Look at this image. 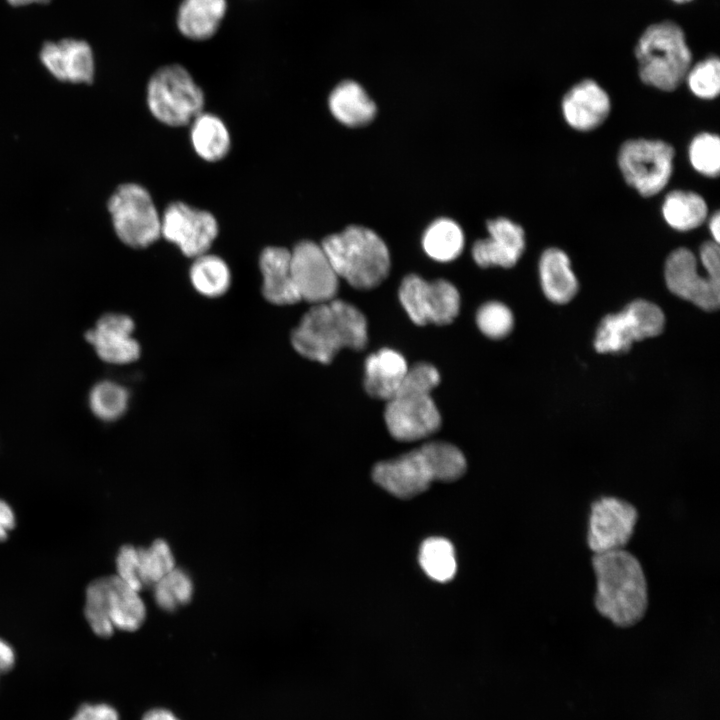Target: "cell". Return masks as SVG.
Listing matches in <instances>:
<instances>
[{
  "instance_id": "38",
  "label": "cell",
  "mask_w": 720,
  "mask_h": 720,
  "mask_svg": "<svg viewBox=\"0 0 720 720\" xmlns=\"http://www.w3.org/2000/svg\"><path fill=\"white\" fill-rule=\"evenodd\" d=\"M116 571V575L128 586L138 592L143 589L138 577V548L128 544L119 549Z\"/></svg>"
},
{
  "instance_id": "4",
  "label": "cell",
  "mask_w": 720,
  "mask_h": 720,
  "mask_svg": "<svg viewBox=\"0 0 720 720\" xmlns=\"http://www.w3.org/2000/svg\"><path fill=\"white\" fill-rule=\"evenodd\" d=\"M333 269L355 289L379 286L390 271V254L384 241L372 230L352 225L327 236L321 243Z\"/></svg>"
},
{
  "instance_id": "20",
  "label": "cell",
  "mask_w": 720,
  "mask_h": 720,
  "mask_svg": "<svg viewBox=\"0 0 720 720\" xmlns=\"http://www.w3.org/2000/svg\"><path fill=\"white\" fill-rule=\"evenodd\" d=\"M610 110L608 94L592 79L578 82L562 99L565 121L579 131H591L599 127L608 117Z\"/></svg>"
},
{
  "instance_id": "28",
  "label": "cell",
  "mask_w": 720,
  "mask_h": 720,
  "mask_svg": "<svg viewBox=\"0 0 720 720\" xmlns=\"http://www.w3.org/2000/svg\"><path fill=\"white\" fill-rule=\"evenodd\" d=\"M422 246L432 259L449 262L461 254L464 234L456 222L448 218H440L431 223L424 232Z\"/></svg>"
},
{
  "instance_id": "30",
  "label": "cell",
  "mask_w": 720,
  "mask_h": 720,
  "mask_svg": "<svg viewBox=\"0 0 720 720\" xmlns=\"http://www.w3.org/2000/svg\"><path fill=\"white\" fill-rule=\"evenodd\" d=\"M419 562L424 572L438 582L451 580L457 570L453 545L441 537H431L422 543Z\"/></svg>"
},
{
  "instance_id": "27",
  "label": "cell",
  "mask_w": 720,
  "mask_h": 720,
  "mask_svg": "<svg viewBox=\"0 0 720 720\" xmlns=\"http://www.w3.org/2000/svg\"><path fill=\"white\" fill-rule=\"evenodd\" d=\"M707 214L706 201L692 191H671L662 205V215L666 223L677 231H690L699 227Z\"/></svg>"
},
{
  "instance_id": "13",
  "label": "cell",
  "mask_w": 720,
  "mask_h": 720,
  "mask_svg": "<svg viewBox=\"0 0 720 720\" xmlns=\"http://www.w3.org/2000/svg\"><path fill=\"white\" fill-rule=\"evenodd\" d=\"M384 419L391 436L412 442L426 438L441 425V416L431 393L398 390L388 401Z\"/></svg>"
},
{
  "instance_id": "23",
  "label": "cell",
  "mask_w": 720,
  "mask_h": 720,
  "mask_svg": "<svg viewBox=\"0 0 720 720\" xmlns=\"http://www.w3.org/2000/svg\"><path fill=\"white\" fill-rule=\"evenodd\" d=\"M227 9V0H181L176 13L177 29L189 40H208L218 32Z\"/></svg>"
},
{
  "instance_id": "40",
  "label": "cell",
  "mask_w": 720,
  "mask_h": 720,
  "mask_svg": "<svg viewBox=\"0 0 720 720\" xmlns=\"http://www.w3.org/2000/svg\"><path fill=\"white\" fill-rule=\"evenodd\" d=\"M71 720H119V715L108 704H84Z\"/></svg>"
},
{
  "instance_id": "3",
  "label": "cell",
  "mask_w": 720,
  "mask_h": 720,
  "mask_svg": "<svg viewBox=\"0 0 720 720\" xmlns=\"http://www.w3.org/2000/svg\"><path fill=\"white\" fill-rule=\"evenodd\" d=\"M465 470V457L456 446L435 441L395 459L377 463L372 477L392 495L408 499L423 493L433 481L459 479Z\"/></svg>"
},
{
  "instance_id": "41",
  "label": "cell",
  "mask_w": 720,
  "mask_h": 720,
  "mask_svg": "<svg viewBox=\"0 0 720 720\" xmlns=\"http://www.w3.org/2000/svg\"><path fill=\"white\" fill-rule=\"evenodd\" d=\"M16 525V516L12 507L4 500L0 499V542L8 538L9 532Z\"/></svg>"
},
{
  "instance_id": "35",
  "label": "cell",
  "mask_w": 720,
  "mask_h": 720,
  "mask_svg": "<svg viewBox=\"0 0 720 720\" xmlns=\"http://www.w3.org/2000/svg\"><path fill=\"white\" fill-rule=\"evenodd\" d=\"M689 89L698 98L711 100L720 92V62L710 56L691 66L686 78Z\"/></svg>"
},
{
  "instance_id": "21",
  "label": "cell",
  "mask_w": 720,
  "mask_h": 720,
  "mask_svg": "<svg viewBox=\"0 0 720 720\" xmlns=\"http://www.w3.org/2000/svg\"><path fill=\"white\" fill-rule=\"evenodd\" d=\"M259 267L266 300L276 305H290L301 300L291 275L290 250L276 246L264 248Z\"/></svg>"
},
{
  "instance_id": "11",
  "label": "cell",
  "mask_w": 720,
  "mask_h": 720,
  "mask_svg": "<svg viewBox=\"0 0 720 720\" xmlns=\"http://www.w3.org/2000/svg\"><path fill=\"white\" fill-rule=\"evenodd\" d=\"M398 296L410 319L420 326L447 325L459 314L460 294L447 280L428 282L410 274L402 280Z\"/></svg>"
},
{
  "instance_id": "17",
  "label": "cell",
  "mask_w": 720,
  "mask_h": 720,
  "mask_svg": "<svg viewBox=\"0 0 720 720\" xmlns=\"http://www.w3.org/2000/svg\"><path fill=\"white\" fill-rule=\"evenodd\" d=\"M133 320L119 313H106L85 333L87 342L104 362L123 365L136 361L140 346L133 338Z\"/></svg>"
},
{
  "instance_id": "24",
  "label": "cell",
  "mask_w": 720,
  "mask_h": 720,
  "mask_svg": "<svg viewBox=\"0 0 720 720\" xmlns=\"http://www.w3.org/2000/svg\"><path fill=\"white\" fill-rule=\"evenodd\" d=\"M542 290L552 302H569L578 290V281L571 269L567 254L558 248L546 249L539 261Z\"/></svg>"
},
{
  "instance_id": "10",
  "label": "cell",
  "mask_w": 720,
  "mask_h": 720,
  "mask_svg": "<svg viewBox=\"0 0 720 720\" xmlns=\"http://www.w3.org/2000/svg\"><path fill=\"white\" fill-rule=\"evenodd\" d=\"M664 322V314L656 304L633 301L623 311L603 318L596 333L595 349L600 353L626 352L633 342L659 335Z\"/></svg>"
},
{
  "instance_id": "46",
  "label": "cell",
  "mask_w": 720,
  "mask_h": 720,
  "mask_svg": "<svg viewBox=\"0 0 720 720\" xmlns=\"http://www.w3.org/2000/svg\"><path fill=\"white\" fill-rule=\"evenodd\" d=\"M673 1L677 2V3H685V2H689L691 0H673Z\"/></svg>"
},
{
  "instance_id": "34",
  "label": "cell",
  "mask_w": 720,
  "mask_h": 720,
  "mask_svg": "<svg viewBox=\"0 0 720 720\" xmlns=\"http://www.w3.org/2000/svg\"><path fill=\"white\" fill-rule=\"evenodd\" d=\"M689 160L693 168L707 177H717L720 170V140L716 134L702 132L689 146Z\"/></svg>"
},
{
  "instance_id": "31",
  "label": "cell",
  "mask_w": 720,
  "mask_h": 720,
  "mask_svg": "<svg viewBox=\"0 0 720 720\" xmlns=\"http://www.w3.org/2000/svg\"><path fill=\"white\" fill-rule=\"evenodd\" d=\"M129 393L125 387L113 381H101L89 393V407L103 421H114L127 410Z\"/></svg>"
},
{
  "instance_id": "25",
  "label": "cell",
  "mask_w": 720,
  "mask_h": 720,
  "mask_svg": "<svg viewBox=\"0 0 720 720\" xmlns=\"http://www.w3.org/2000/svg\"><path fill=\"white\" fill-rule=\"evenodd\" d=\"M328 104L333 116L350 127L365 125L376 114L375 103L363 87L352 80L339 83L330 93Z\"/></svg>"
},
{
  "instance_id": "8",
  "label": "cell",
  "mask_w": 720,
  "mask_h": 720,
  "mask_svg": "<svg viewBox=\"0 0 720 720\" xmlns=\"http://www.w3.org/2000/svg\"><path fill=\"white\" fill-rule=\"evenodd\" d=\"M115 234L132 248H146L161 236V216L146 188L119 185L107 202Z\"/></svg>"
},
{
  "instance_id": "26",
  "label": "cell",
  "mask_w": 720,
  "mask_h": 720,
  "mask_svg": "<svg viewBox=\"0 0 720 720\" xmlns=\"http://www.w3.org/2000/svg\"><path fill=\"white\" fill-rule=\"evenodd\" d=\"M190 139L197 155L208 162L223 159L231 147L227 126L212 113L201 112L191 121Z\"/></svg>"
},
{
  "instance_id": "29",
  "label": "cell",
  "mask_w": 720,
  "mask_h": 720,
  "mask_svg": "<svg viewBox=\"0 0 720 720\" xmlns=\"http://www.w3.org/2000/svg\"><path fill=\"white\" fill-rule=\"evenodd\" d=\"M189 276L194 289L206 297L223 295L231 284V272L226 262L208 253L194 258Z\"/></svg>"
},
{
  "instance_id": "37",
  "label": "cell",
  "mask_w": 720,
  "mask_h": 720,
  "mask_svg": "<svg viewBox=\"0 0 720 720\" xmlns=\"http://www.w3.org/2000/svg\"><path fill=\"white\" fill-rule=\"evenodd\" d=\"M439 383L438 370L432 364L419 362L408 367L398 390L431 393Z\"/></svg>"
},
{
  "instance_id": "44",
  "label": "cell",
  "mask_w": 720,
  "mask_h": 720,
  "mask_svg": "<svg viewBox=\"0 0 720 720\" xmlns=\"http://www.w3.org/2000/svg\"><path fill=\"white\" fill-rule=\"evenodd\" d=\"M709 230L713 241L719 244L720 241V214L716 211L710 218Z\"/></svg>"
},
{
  "instance_id": "14",
  "label": "cell",
  "mask_w": 720,
  "mask_h": 720,
  "mask_svg": "<svg viewBox=\"0 0 720 720\" xmlns=\"http://www.w3.org/2000/svg\"><path fill=\"white\" fill-rule=\"evenodd\" d=\"M213 214L184 202H172L161 216V236L175 244L187 257L207 253L218 235Z\"/></svg>"
},
{
  "instance_id": "15",
  "label": "cell",
  "mask_w": 720,
  "mask_h": 720,
  "mask_svg": "<svg viewBox=\"0 0 720 720\" xmlns=\"http://www.w3.org/2000/svg\"><path fill=\"white\" fill-rule=\"evenodd\" d=\"M290 269L301 300L319 304L335 298L339 277L321 245L304 240L290 251Z\"/></svg>"
},
{
  "instance_id": "36",
  "label": "cell",
  "mask_w": 720,
  "mask_h": 720,
  "mask_svg": "<svg viewBox=\"0 0 720 720\" xmlns=\"http://www.w3.org/2000/svg\"><path fill=\"white\" fill-rule=\"evenodd\" d=\"M476 323L485 336L500 339L511 332L514 319L511 310L505 304L491 301L478 309Z\"/></svg>"
},
{
  "instance_id": "9",
  "label": "cell",
  "mask_w": 720,
  "mask_h": 720,
  "mask_svg": "<svg viewBox=\"0 0 720 720\" xmlns=\"http://www.w3.org/2000/svg\"><path fill=\"white\" fill-rule=\"evenodd\" d=\"M675 151L662 140L631 139L622 144L618 165L625 181L640 195L662 191L673 172Z\"/></svg>"
},
{
  "instance_id": "18",
  "label": "cell",
  "mask_w": 720,
  "mask_h": 720,
  "mask_svg": "<svg viewBox=\"0 0 720 720\" xmlns=\"http://www.w3.org/2000/svg\"><path fill=\"white\" fill-rule=\"evenodd\" d=\"M40 60L48 72L59 81L91 84L94 80V54L84 40L46 42L41 48Z\"/></svg>"
},
{
  "instance_id": "32",
  "label": "cell",
  "mask_w": 720,
  "mask_h": 720,
  "mask_svg": "<svg viewBox=\"0 0 720 720\" xmlns=\"http://www.w3.org/2000/svg\"><path fill=\"white\" fill-rule=\"evenodd\" d=\"M175 567L168 543L155 540L148 548H138V577L142 587L156 584Z\"/></svg>"
},
{
  "instance_id": "12",
  "label": "cell",
  "mask_w": 720,
  "mask_h": 720,
  "mask_svg": "<svg viewBox=\"0 0 720 720\" xmlns=\"http://www.w3.org/2000/svg\"><path fill=\"white\" fill-rule=\"evenodd\" d=\"M638 511L630 502L603 496L591 504L587 544L594 554L622 550L630 541Z\"/></svg>"
},
{
  "instance_id": "7",
  "label": "cell",
  "mask_w": 720,
  "mask_h": 720,
  "mask_svg": "<svg viewBox=\"0 0 720 720\" xmlns=\"http://www.w3.org/2000/svg\"><path fill=\"white\" fill-rule=\"evenodd\" d=\"M146 99L151 114L173 127L191 123L203 112L205 103L202 89L180 64L164 65L152 74Z\"/></svg>"
},
{
  "instance_id": "45",
  "label": "cell",
  "mask_w": 720,
  "mask_h": 720,
  "mask_svg": "<svg viewBox=\"0 0 720 720\" xmlns=\"http://www.w3.org/2000/svg\"><path fill=\"white\" fill-rule=\"evenodd\" d=\"M9 4L13 6H26L30 4H42L47 3L49 0H7Z\"/></svg>"
},
{
  "instance_id": "22",
  "label": "cell",
  "mask_w": 720,
  "mask_h": 720,
  "mask_svg": "<svg viewBox=\"0 0 720 720\" xmlns=\"http://www.w3.org/2000/svg\"><path fill=\"white\" fill-rule=\"evenodd\" d=\"M407 370V362L399 352L380 349L365 360L364 388L371 397L388 401L398 391Z\"/></svg>"
},
{
  "instance_id": "16",
  "label": "cell",
  "mask_w": 720,
  "mask_h": 720,
  "mask_svg": "<svg viewBox=\"0 0 720 720\" xmlns=\"http://www.w3.org/2000/svg\"><path fill=\"white\" fill-rule=\"evenodd\" d=\"M665 280L675 295L704 310H714L720 303V282L702 276L694 253L684 247L670 253L665 263Z\"/></svg>"
},
{
  "instance_id": "39",
  "label": "cell",
  "mask_w": 720,
  "mask_h": 720,
  "mask_svg": "<svg viewBox=\"0 0 720 720\" xmlns=\"http://www.w3.org/2000/svg\"><path fill=\"white\" fill-rule=\"evenodd\" d=\"M700 261L706 273L714 280L720 282V256L719 245L714 241H707L700 247Z\"/></svg>"
},
{
  "instance_id": "6",
  "label": "cell",
  "mask_w": 720,
  "mask_h": 720,
  "mask_svg": "<svg viewBox=\"0 0 720 720\" xmlns=\"http://www.w3.org/2000/svg\"><path fill=\"white\" fill-rule=\"evenodd\" d=\"M84 616L99 637H110L116 629L133 632L144 622L146 608L139 592L117 575L91 581L85 591Z\"/></svg>"
},
{
  "instance_id": "33",
  "label": "cell",
  "mask_w": 720,
  "mask_h": 720,
  "mask_svg": "<svg viewBox=\"0 0 720 720\" xmlns=\"http://www.w3.org/2000/svg\"><path fill=\"white\" fill-rule=\"evenodd\" d=\"M153 588L157 605L169 612L190 602L193 595L190 575L176 567L154 584Z\"/></svg>"
},
{
  "instance_id": "2",
  "label": "cell",
  "mask_w": 720,
  "mask_h": 720,
  "mask_svg": "<svg viewBox=\"0 0 720 720\" xmlns=\"http://www.w3.org/2000/svg\"><path fill=\"white\" fill-rule=\"evenodd\" d=\"M597 611L618 627L640 622L648 608V586L640 561L622 549L592 557Z\"/></svg>"
},
{
  "instance_id": "43",
  "label": "cell",
  "mask_w": 720,
  "mask_h": 720,
  "mask_svg": "<svg viewBox=\"0 0 720 720\" xmlns=\"http://www.w3.org/2000/svg\"><path fill=\"white\" fill-rule=\"evenodd\" d=\"M142 720H179L173 713L165 709H154L147 712Z\"/></svg>"
},
{
  "instance_id": "1",
  "label": "cell",
  "mask_w": 720,
  "mask_h": 720,
  "mask_svg": "<svg viewBox=\"0 0 720 720\" xmlns=\"http://www.w3.org/2000/svg\"><path fill=\"white\" fill-rule=\"evenodd\" d=\"M367 328L366 317L357 307L334 298L313 304L292 331L291 343L303 357L328 364L342 348L364 349Z\"/></svg>"
},
{
  "instance_id": "5",
  "label": "cell",
  "mask_w": 720,
  "mask_h": 720,
  "mask_svg": "<svg viewBox=\"0 0 720 720\" xmlns=\"http://www.w3.org/2000/svg\"><path fill=\"white\" fill-rule=\"evenodd\" d=\"M635 57L642 82L662 91L675 90L692 63L684 32L672 21L648 26L635 46Z\"/></svg>"
},
{
  "instance_id": "42",
  "label": "cell",
  "mask_w": 720,
  "mask_h": 720,
  "mask_svg": "<svg viewBox=\"0 0 720 720\" xmlns=\"http://www.w3.org/2000/svg\"><path fill=\"white\" fill-rule=\"evenodd\" d=\"M15 660L16 656L12 646L0 638V676L13 668Z\"/></svg>"
},
{
  "instance_id": "19",
  "label": "cell",
  "mask_w": 720,
  "mask_h": 720,
  "mask_svg": "<svg viewBox=\"0 0 720 720\" xmlns=\"http://www.w3.org/2000/svg\"><path fill=\"white\" fill-rule=\"evenodd\" d=\"M489 237L477 240L472 248L475 263L483 268L500 266L510 268L520 259L525 249L523 228L507 218L487 223Z\"/></svg>"
}]
</instances>
